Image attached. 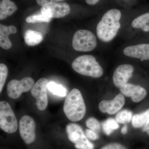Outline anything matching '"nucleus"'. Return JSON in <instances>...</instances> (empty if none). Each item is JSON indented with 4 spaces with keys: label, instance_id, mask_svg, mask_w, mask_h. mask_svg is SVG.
Listing matches in <instances>:
<instances>
[{
    "label": "nucleus",
    "instance_id": "obj_1",
    "mask_svg": "<svg viewBox=\"0 0 149 149\" xmlns=\"http://www.w3.org/2000/svg\"><path fill=\"white\" fill-rule=\"evenodd\" d=\"M121 13L117 9H112L104 14L97 27V35L102 42H109L116 36L120 27Z\"/></svg>",
    "mask_w": 149,
    "mask_h": 149
},
{
    "label": "nucleus",
    "instance_id": "obj_2",
    "mask_svg": "<svg viewBox=\"0 0 149 149\" xmlns=\"http://www.w3.org/2000/svg\"><path fill=\"white\" fill-rule=\"evenodd\" d=\"M63 111L67 118L72 122H77L83 119L86 108L79 90L74 88L70 92L65 101Z\"/></svg>",
    "mask_w": 149,
    "mask_h": 149
},
{
    "label": "nucleus",
    "instance_id": "obj_3",
    "mask_svg": "<svg viewBox=\"0 0 149 149\" xmlns=\"http://www.w3.org/2000/svg\"><path fill=\"white\" fill-rule=\"evenodd\" d=\"M72 69L82 75L94 78L102 77L104 73L102 68L91 55H84L78 57L72 63Z\"/></svg>",
    "mask_w": 149,
    "mask_h": 149
},
{
    "label": "nucleus",
    "instance_id": "obj_4",
    "mask_svg": "<svg viewBox=\"0 0 149 149\" xmlns=\"http://www.w3.org/2000/svg\"><path fill=\"white\" fill-rule=\"evenodd\" d=\"M97 45L96 36L91 31L80 29L74 33L72 40V46L75 50L80 52H91Z\"/></svg>",
    "mask_w": 149,
    "mask_h": 149
},
{
    "label": "nucleus",
    "instance_id": "obj_5",
    "mask_svg": "<svg viewBox=\"0 0 149 149\" xmlns=\"http://www.w3.org/2000/svg\"><path fill=\"white\" fill-rule=\"evenodd\" d=\"M68 138L74 144L77 149H94V145L89 141L81 126L74 123L68 124L66 127Z\"/></svg>",
    "mask_w": 149,
    "mask_h": 149
},
{
    "label": "nucleus",
    "instance_id": "obj_6",
    "mask_svg": "<svg viewBox=\"0 0 149 149\" xmlns=\"http://www.w3.org/2000/svg\"><path fill=\"white\" fill-rule=\"evenodd\" d=\"M0 128L6 133L16 132L18 124L16 116L9 104L7 102H0Z\"/></svg>",
    "mask_w": 149,
    "mask_h": 149
},
{
    "label": "nucleus",
    "instance_id": "obj_7",
    "mask_svg": "<svg viewBox=\"0 0 149 149\" xmlns=\"http://www.w3.org/2000/svg\"><path fill=\"white\" fill-rule=\"evenodd\" d=\"M49 83L47 78H40L34 84L31 90L32 96L37 100V108L40 111L45 110L47 107L48 86Z\"/></svg>",
    "mask_w": 149,
    "mask_h": 149
},
{
    "label": "nucleus",
    "instance_id": "obj_8",
    "mask_svg": "<svg viewBox=\"0 0 149 149\" xmlns=\"http://www.w3.org/2000/svg\"><path fill=\"white\" fill-rule=\"evenodd\" d=\"M34 83V79L28 77H24L20 80H11L7 88L8 95L11 99L18 98L22 93L31 90Z\"/></svg>",
    "mask_w": 149,
    "mask_h": 149
},
{
    "label": "nucleus",
    "instance_id": "obj_9",
    "mask_svg": "<svg viewBox=\"0 0 149 149\" xmlns=\"http://www.w3.org/2000/svg\"><path fill=\"white\" fill-rule=\"evenodd\" d=\"M36 124L34 119L29 116H22L19 122L20 136L25 143L30 144L35 141Z\"/></svg>",
    "mask_w": 149,
    "mask_h": 149
},
{
    "label": "nucleus",
    "instance_id": "obj_10",
    "mask_svg": "<svg viewBox=\"0 0 149 149\" xmlns=\"http://www.w3.org/2000/svg\"><path fill=\"white\" fill-rule=\"evenodd\" d=\"M70 8L66 3H56L42 7L41 12L52 18H61L69 14Z\"/></svg>",
    "mask_w": 149,
    "mask_h": 149
},
{
    "label": "nucleus",
    "instance_id": "obj_11",
    "mask_svg": "<svg viewBox=\"0 0 149 149\" xmlns=\"http://www.w3.org/2000/svg\"><path fill=\"white\" fill-rule=\"evenodd\" d=\"M134 68L130 64H122L116 68L113 72V80L114 85L120 88L128 83L132 77Z\"/></svg>",
    "mask_w": 149,
    "mask_h": 149
},
{
    "label": "nucleus",
    "instance_id": "obj_12",
    "mask_svg": "<svg viewBox=\"0 0 149 149\" xmlns=\"http://www.w3.org/2000/svg\"><path fill=\"white\" fill-rule=\"evenodd\" d=\"M125 99L123 94H119L111 100H103L99 104V109L103 113L114 114L125 104Z\"/></svg>",
    "mask_w": 149,
    "mask_h": 149
},
{
    "label": "nucleus",
    "instance_id": "obj_13",
    "mask_svg": "<svg viewBox=\"0 0 149 149\" xmlns=\"http://www.w3.org/2000/svg\"><path fill=\"white\" fill-rule=\"evenodd\" d=\"M119 89L123 95L130 97L134 102H141L147 95L146 89L139 85L127 83Z\"/></svg>",
    "mask_w": 149,
    "mask_h": 149
},
{
    "label": "nucleus",
    "instance_id": "obj_14",
    "mask_svg": "<svg viewBox=\"0 0 149 149\" xmlns=\"http://www.w3.org/2000/svg\"><path fill=\"white\" fill-rule=\"evenodd\" d=\"M123 54L130 57L140 59L141 61L149 60V43H144L126 47Z\"/></svg>",
    "mask_w": 149,
    "mask_h": 149
},
{
    "label": "nucleus",
    "instance_id": "obj_15",
    "mask_svg": "<svg viewBox=\"0 0 149 149\" xmlns=\"http://www.w3.org/2000/svg\"><path fill=\"white\" fill-rule=\"evenodd\" d=\"M17 29L15 26H7L0 24V47L4 49H9L12 46L11 42L9 39L10 35L15 34Z\"/></svg>",
    "mask_w": 149,
    "mask_h": 149
},
{
    "label": "nucleus",
    "instance_id": "obj_16",
    "mask_svg": "<svg viewBox=\"0 0 149 149\" xmlns=\"http://www.w3.org/2000/svg\"><path fill=\"white\" fill-rule=\"evenodd\" d=\"M15 3L10 0H3L0 4V19H5L17 10Z\"/></svg>",
    "mask_w": 149,
    "mask_h": 149
},
{
    "label": "nucleus",
    "instance_id": "obj_17",
    "mask_svg": "<svg viewBox=\"0 0 149 149\" xmlns=\"http://www.w3.org/2000/svg\"><path fill=\"white\" fill-rule=\"evenodd\" d=\"M43 36L42 33L32 30H28L24 33V41L29 46H35L42 41Z\"/></svg>",
    "mask_w": 149,
    "mask_h": 149
},
{
    "label": "nucleus",
    "instance_id": "obj_18",
    "mask_svg": "<svg viewBox=\"0 0 149 149\" xmlns=\"http://www.w3.org/2000/svg\"><path fill=\"white\" fill-rule=\"evenodd\" d=\"M132 27L141 29L145 32H149V12L141 15L132 21Z\"/></svg>",
    "mask_w": 149,
    "mask_h": 149
},
{
    "label": "nucleus",
    "instance_id": "obj_19",
    "mask_svg": "<svg viewBox=\"0 0 149 149\" xmlns=\"http://www.w3.org/2000/svg\"><path fill=\"white\" fill-rule=\"evenodd\" d=\"M149 116V109L146 111L135 114L132 118V125L135 128H140L146 125Z\"/></svg>",
    "mask_w": 149,
    "mask_h": 149
},
{
    "label": "nucleus",
    "instance_id": "obj_20",
    "mask_svg": "<svg viewBox=\"0 0 149 149\" xmlns=\"http://www.w3.org/2000/svg\"><path fill=\"white\" fill-rule=\"evenodd\" d=\"M102 127L104 133L109 136L114 130L118 129L119 126L116 120L110 118L102 123Z\"/></svg>",
    "mask_w": 149,
    "mask_h": 149
},
{
    "label": "nucleus",
    "instance_id": "obj_21",
    "mask_svg": "<svg viewBox=\"0 0 149 149\" xmlns=\"http://www.w3.org/2000/svg\"><path fill=\"white\" fill-rule=\"evenodd\" d=\"M48 90L54 95L64 97L66 96V90L62 86L58 85L53 82H49L48 84Z\"/></svg>",
    "mask_w": 149,
    "mask_h": 149
},
{
    "label": "nucleus",
    "instance_id": "obj_22",
    "mask_svg": "<svg viewBox=\"0 0 149 149\" xmlns=\"http://www.w3.org/2000/svg\"><path fill=\"white\" fill-rule=\"evenodd\" d=\"M52 18L40 12L27 17L26 21L29 23H41L50 22Z\"/></svg>",
    "mask_w": 149,
    "mask_h": 149
},
{
    "label": "nucleus",
    "instance_id": "obj_23",
    "mask_svg": "<svg viewBox=\"0 0 149 149\" xmlns=\"http://www.w3.org/2000/svg\"><path fill=\"white\" fill-rule=\"evenodd\" d=\"M132 118V112L128 110H123L116 115V120L119 123L125 124L130 122Z\"/></svg>",
    "mask_w": 149,
    "mask_h": 149
},
{
    "label": "nucleus",
    "instance_id": "obj_24",
    "mask_svg": "<svg viewBox=\"0 0 149 149\" xmlns=\"http://www.w3.org/2000/svg\"><path fill=\"white\" fill-rule=\"evenodd\" d=\"M8 74L7 67L3 63L0 64V93H1Z\"/></svg>",
    "mask_w": 149,
    "mask_h": 149
},
{
    "label": "nucleus",
    "instance_id": "obj_25",
    "mask_svg": "<svg viewBox=\"0 0 149 149\" xmlns=\"http://www.w3.org/2000/svg\"><path fill=\"white\" fill-rule=\"evenodd\" d=\"M86 125L89 129L95 132H99L100 130L101 126L100 123L94 118H88L86 121Z\"/></svg>",
    "mask_w": 149,
    "mask_h": 149
},
{
    "label": "nucleus",
    "instance_id": "obj_26",
    "mask_svg": "<svg viewBox=\"0 0 149 149\" xmlns=\"http://www.w3.org/2000/svg\"><path fill=\"white\" fill-rule=\"evenodd\" d=\"M101 149H127L124 146L118 143H112L104 146Z\"/></svg>",
    "mask_w": 149,
    "mask_h": 149
},
{
    "label": "nucleus",
    "instance_id": "obj_27",
    "mask_svg": "<svg viewBox=\"0 0 149 149\" xmlns=\"http://www.w3.org/2000/svg\"><path fill=\"white\" fill-rule=\"evenodd\" d=\"M85 134L88 139L93 141H95L99 138L98 135L96 132L91 129H86L85 131Z\"/></svg>",
    "mask_w": 149,
    "mask_h": 149
},
{
    "label": "nucleus",
    "instance_id": "obj_28",
    "mask_svg": "<svg viewBox=\"0 0 149 149\" xmlns=\"http://www.w3.org/2000/svg\"><path fill=\"white\" fill-rule=\"evenodd\" d=\"M38 5L42 7L49 5L54 3H58L64 0H36Z\"/></svg>",
    "mask_w": 149,
    "mask_h": 149
},
{
    "label": "nucleus",
    "instance_id": "obj_29",
    "mask_svg": "<svg viewBox=\"0 0 149 149\" xmlns=\"http://www.w3.org/2000/svg\"><path fill=\"white\" fill-rule=\"evenodd\" d=\"M143 131L146 132L147 134L149 136V116L146 123L143 129Z\"/></svg>",
    "mask_w": 149,
    "mask_h": 149
},
{
    "label": "nucleus",
    "instance_id": "obj_30",
    "mask_svg": "<svg viewBox=\"0 0 149 149\" xmlns=\"http://www.w3.org/2000/svg\"><path fill=\"white\" fill-rule=\"evenodd\" d=\"M86 3L90 5H94L98 3L100 0H85Z\"/></svg>",
    "mask_w": 149,
    "mask_h": 149
},
{
    "label": "nucleus",
    "instance_id": "obj_31",
    "mask_svg": "<svg viewBox=\"0 0 149 149\" xmlns=\"http://www.w3.org/2000/svg\"><path fill=\"white\" fill-rule=\"evenodd\" d=\"M127 130H128V127L126 125H124L122 128L121 130V133L123 134H126L127 132Z\"/></svg>",
    "mask_w": 149,
    "mask_h": 149
}]
</instances>
